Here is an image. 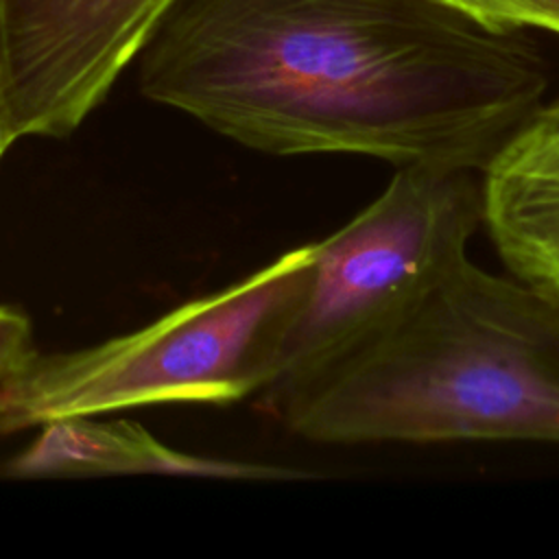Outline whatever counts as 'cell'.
Here are the masks:
<instances>
[{"label": "cell", "mask_w": 559, "mask_h": 559, "mask_svg": "<svg viewBox=\"0 0 559 559\" xmlns=\"http://www.w3.org/2000/svg\"><path fill=\"white\" fill-rule=\"evenodd\" d=\"M181 0H0L15 140L72 135Z\"/></svg>", "instance_id": "cell-5"}, {"label": "cell", "mask_w": 559, "mask_h": 559, "mask_svg": "<svg viewBox=\"0 0 559 559\" xmlns=\"http://www.w3.org/2000/svg\"><path fill=\"white\" fill-rule=\"evenodd\" d=\"M138 79L260 153L480 173L544 103L548 68L524 28L448 0H181Z\"/></svg>", "instance_id": "cell-1"}, {"label": "cell", "mask_w": 559, "mask_h": 559, "mask_svg": "<svg viewBox=\"0 0 559 559\" xmlns=\"http://www.w3.org/2000/svg\"><path fill=\"white\" fill-rule=\"evenodd\" d=\"M33 352L31 319L13 306H0V386Z\"/></svg>", "instance_id": "cell-9"}, {"label": "cell", "mask_w": 559, "mask_h": 559, "mask_svg": "<svg viewBox=\"0 0 559 559\" xmlns=\"http://www.w3.org/2000/svg\"><path fill=\"white\" fill-rule=\"evenodd\" d=\"M483 225L472 170L402 166L352 221L310 242L304 293L280 347L284 389L345 362L389 332L456 262Z\"/></svg>", "instance_id": "cell-4"}, {"label": "cell", "mask_w": 559, "mask_h": 559, "mask_svg": "<svg viewBox=\"0 0 559 559\" xmlns=\"http://www.w3.org/2000/svg\"><path fill=\"white\" fill-rule=\"evenodd\" d=\"M496 28H544L559 35V0H448Z\"/></svg>", "instance_id": "cell-8"}, {"label": "cell", "mask_w": 559, "mask_h": 559, "mask_svg": "<svg viewBox=\"0 0 559 559\" xmlns=\"http://www.w3.org/2000/svg\"><path fill=\"white\" fill-rule=\"evenodd\" d=\"M15 133L9 118V105H7V87H4V70H2V55H0V159L4 153L15 144Z\"/></svg>", "instance_id": "cell-10"}, {"label": "cell", "mask_w": 559, "mask_h": 559, "mask_svg": "<svg viewBox=\"0 0 559 559\" xmlns=\"http://www.w3.org/2000/svg\"><path fill=\"white\" fill-rule=\"evenodd\" d=\"M11 478H70L109 474H168L201 478L286 480L301 472L175 450L144 426L100 415H74L39 426L33 441L9 463Z\"/></svg>", "instance_id": "cell-7"}, {"label": "cell", "mask_w": 559, "mask_h": 559, "mask_svg": "<svg viewBox=\"0 0 559 559\" xmlns=\"http://www.w3.org/2000/svg\"><path fill=\"white\" fill-rule=\"evenodd\" d=\"M308 264L310 242L133 332L81 349H35L0 386V435L142 406H223L269 391Z\"/></svg>", "instance_id": "cell-3"}, {"label": "cell", "mask_w": 559, "mask_h": 559, "mask_svg": "<svg viewBox=\"0 0 559 559\" xmlns=\"http://www.w3.org/2000/svg\"><path fill=\"white\" fill-rule=\"evenodd\" d=\"M483 227L509 273L559 301V98L542 103L480 170Z\"/></svg>", "instance_id": "cell-6"}, {"label": "cell", "mask_w": 559, "mask_h": 559, "mask_svg": "<svg viewBox=\"0 0 559 559\" xmlns=\"http://www.w3.org/2000/svg\"><path fill=\"white\" fill-rule=\"evenodd\" d=\"M269 393L314 443H559V301L463 258L378 341Z\"/></svg>", "instance_id": "cell-2"}]
</instances>
